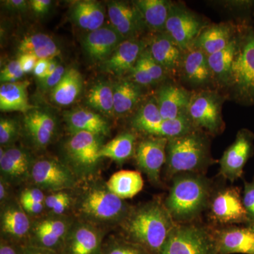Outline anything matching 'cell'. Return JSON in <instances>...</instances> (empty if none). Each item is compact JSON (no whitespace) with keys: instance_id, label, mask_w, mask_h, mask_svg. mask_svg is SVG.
<instances>
[{"instance_id":"cell-1","label":"cell","mask_w":254,"mask_h":254,"mask_svg":"<svg viewBox=\"0 0 254 254\" xmlns=\"http://www.w3.org/2000/svg\"><path fill=\"white\" fill-rule=\"evenodd\" d=\"M237 24L231 71L221 93L227 100L243 106H254V25Z\"/></svg>"},{"instance_id":"cell-2","label":"cell","mask_w":254,"mask_h":254,"mask_svg":"<svg viewBox=\"0 0 254 254\" xmlns=\"http://www.w3.org/2000/svg\"><path fill=\"white\" fill-rule=\"evenodd\" d=\"M211 198V182L204 175L182 173L173 177L164 204L176 223H189L204 211Z\"/></svg>"},{"instance_id":"cell-3","label":"cell","mask_w":254,"mask_h":254,"mask_svg":"<svg viewBox=\"0 0 254 254\" xmlns=\"http://www.w3.org/2000/svg\"><path fill=\"white\" fill-rule=\"evenodd\" d=\"M165 204L151 202L128 215L125 229L132 243L151 254H160L176 226Z\"/></svg>"},{"instance_id":"cell-4","label":"cell","mask_w":254,"mask_h":254,"mask_svg":"<svg viewBox=\"0 0 254 254\" xmlns=\"http://www.w3.org/2000/svg\"><path fill=\"white\" fill-rule=\"evenodd\" d=\"M208 133L193 128L186 133L169 138L166 147V174L170 177L182 173L203 174L216 163L211 154Z\"/></svg>"},{"instance_id":"cell-5","label":"cell","mask_w":254,"mask_h":254,"mask_svg":"<svg viewBox=\"0 0 254 254\" xmlns=\"http://www.w3.org/2000/svg\"><path fill=\"white\" fill-rule=\"evenodd\" d=\"M226 97L218 90L192 92L189 104V118L193 126L210 136L221 134L225 129L222 107Z\"/></svg>"},{"instance_id":"cell-6","label":"cell","mask_w":254,"mask_h":254,"mask_svg":"<svg viewBox=\"0 0 254 254\" xmlns=\"http://www.w3.org/2000/svg\"><path fill=\"white\" fill-rule=\"evenodd\" d=\"M208 18L197 14L184 3L173 1L165 32L184 51L190 49L200 32L210 24Z\"/></svg>"},{"instance_id":"cell-7","label":"cell","mask_w":254,"mask_h":254,"mask_svg":"<svg viewBox=\"0 0 254 254\" xmlns=\"http://www.w3.org/2000/svg\"><path fill=\"white\" fill-rule=\"evenodd\" d=\"M160 254H216L211 234L203 227L179 224L173 229Z\"/></svg>"},{"instance_id":"cell-8","label":"cell","mask_w":254,"mask_h":254,"mask_svg":"<svg viewBox=\"0 0 254 254\" xmlns=\"http://www.w3.org/2000/svg\"><path fill=\"white\" fill-rule=\"evenodd\" d=\"M177 81L190 92L217 89L208 56L194 48L185 51Z\"/></svg>"},{"instance_id":"cell-9","label":"cell","mask_w":254,"mask_h":254,"mask_svg":"<svg viewBox=\"0 0 254 254\" xmlns=\"http://www.w3.org/2000/svg\"><path fill=\"white\" fill-rule=\"evenodd\" d=\"M254 133L248 128H241L232 143L219 160L220 175L231 182L242 177L244 168L254 152Z\"/></svg>"},{"instance_id":"cell-10","label":"cell","mask_w":254,"mask_h":254,"mask_svg":"<svg viewBox=\"0 0 254 254\" xmlns=\"http://www.w3.org/2000/svg\"><path fill=\"white\" fill-rule=\"evenodd\" d=\"M210 216L222 225L250 224L240 189L228 187L212 196L209 203Z\"/></svg>"},{"instance_id":"cell-11","label":"cell","mask_w":254,"mask_h":254,"mask_svg":"<svg viewBox=\"0 0 254 254\" xmlns=\"http://www.w3.org/2000/svg\"><path fill=\"white\" fill-rule=\"evenodd\" d=\"M108 14L111 26L125 40L141 39L146 31H149L133 1H109Z\"/></svg>"},{"instance_id":"cell-12","label":"cell","mask_w":254,"mask_h":254,"mask_svg":"<svg viewBox=\"0 0 254 254\" xmlns=\"http://www.w3.org/2000/svg\"><path fill=\"white\" fill-rule=\"evenodd\" d=\"M144 38L146 49L152 58L166 71L170 78L177 81L185 51L165 31L149 33Z\"/></svg>"},{"instance_id":"cell-13","label":"cell","mask_w":254,"mask_h":254,"mask_svg":"<svg viewBox=\"0 0 254 254\" xmlns=\"http://www.w3.org/2000/svg\"><path fill=\"white\" fill-rule=\"evenodd\" d=\"M154 96L159 111L164 120L188 117L187 110L191 93L178 81L168 79L157 87Z\"/></svg>"},{"instance_id":"cell-14","label":"cell","mask_w":254,"mask_h":254,"mask_svg":"<svg viewBox=\"0 0 254 254\" xmlns=\"http://www.w3.org/2000/svg\"><path fill=\"white\" fill-rule=\"evenodd\" d=\"M168 141V138L148 136L136 145L134 157L137 166L155 184L160 182V173L166 162Z\"/></svg>"},{"instance_id":"cell-15","label":"cell","mask_w":254,"mask_h":254,"mask_svg":"<svg viewBox=\"0 0 254 254\" xmlns=\"http://www.w3.org/2000/svg\"><path fill=\"white\" fill-rule=\"evenodd\" d=\"M80 207L85 215L98 220H115L127 215L126 203L108 189L90 190Z\"/></svg>"},{"instance_id":"cell-16","label":"cell","mask_w":254,"mask_h":254,"mask_svg":"<svg viewBox=\"0 0 254 254\" xmlns=\"http://www.w3.org/2000/svg\"><path fill=\"white\" fill-rule=\"evenodd\" d=\"M211 235L216 254H254V224L225 227Z\"/></svg>"},{"instance_id":"cell-17","label":"cell","mask_w":254,"mask_h":254,"mask_svg":"<svg viewBox=\"0 0 254 254\" xmlns=\"http://www.w3.org/2000/svg\"><path fill=\"white\" fill-rule=\"evenodd\" d=\"M125 41L113 26H103L86 34L82 46L92 61L103 63Z\"/></svg>"},{"instance_id":"cell-18","label":"cell","mask_w":254,"mask_h":254,"mask_svg":"<svg viewBox=\"0 0 254 254\" xmlns=\"http://www.w3.org/2000/svg\"><path fill=\"white\" fill-rule=\"evenodd\" d=\"M102 147L100 136L88 132H76L66 143V151L75 165L87 169L94 166L100 160Z\"/></svg>"},{"instance_id":"cell-19","label":"cell","mask_w":254,"mask_h":254,"mask_svg":"<svg viewBox=\"0 0 254 254\" xmlns=\"http://www.w3.org/2000/svg\"><path fill=\"white\" fill-rule=\"evenodd\" d=\"M32 177L38 186L46 190H62L70 188L74 180L72 174L63 164L55 160H41L32 169Z\"/></svg>"},{"instance_id":"cell-20","label":"cell","mask_w":254,"mask_h":254,"mask_svg":"<svg viewBox=\"0 0 254 254\" xmlns=\"http://www.w3.org/2000/svg\"><path fill=\"white\" fill-rule=\"evenodd\" d=\"M145 48L146 43L144 38L125 40L110 58L102 63L103 71L116 76L128 74Z\"/></svg>"},{"instance_id":"cell-21","label":"cell","mask_w":254,"mask_h":254,"mask_svg":"<svg viewBox=\"0 0 254 254\" xmlns=\"http://www.w3.org/2000/svg\"><path fill=\"white\" fill-rule=\"evenodd\" d=\"M237 24L232 20L210 23L197 37L191 48L201 50L207 56L223 50L235 39Z\"/></svg>"},{"instance_id":"cell-22","label":"cell","mask_w":254,"mask_h":254,"mask_svg":"<svg viewBox=\"0 0 254 254\" xmlns=\"http://www.w3.org/2000/svg\"><path fill=\"white\" fill-rule=\"evenodd\" d=\"M28 81L1 83L0 86V110L1 112L28 113L35 110L28 101Z\"/></svg>"},{"instance_id":"cell-23","label":"cell","mask_w":254,"mask_h":254,"mask_svg":"<svg viewBox=\"0 0 254 254\" xmlns=\"http://www.w3.org/2000/svg\"><path fill=\"white\" fill-rule=\"evenodd\" d=\"M142 88L127 78L115 83L113 86L115 115L125 116L136 109L143 97Z\"/></svg>"},{"instance_id":"cell-24","label":"cell","mask_w":254,"mask_h":254,"mask_svg":"<svg viewBox=\"0 0 254 254\" xmlns=\"http://www.w3.org/2000/svg\"><path fill=\"white\" fill-rule=\"evenodd\" d=\"M65 118L72 133L84 131L99 136L109 133L110 126L106 120L91 110L84 108L74 110L66 114Z\"/></svg>"},{"instance_id":"cell-25","label":"cell","mask_w":254,"mask_h":254,"mask_svg":"<svg viewBox=\"0 0 254 254\" xmlns=\"http://www.w3.org/2000/svg\"><path fill=\"white\" fill-rule=\"evenodd\" d=\"M133 2L141 12L149 33L165 31L173 1L136 0Z\"/></svg>"},{"instance_id":"cell-26","label":"cell","mask_w":254,"mask_h":254,"mask_svg":"<svg viewBox=\"0 0 254 254\" xmlns=\"http://www.w3.org/2000/svg\"><path fill=\"white\" fill-rule=\"evenodd\" d=\"M71 17L78 27L91 32L103 27L105 13L100 3L85 0L75 3L71 9Z\"/></svg>"},{"instance_id":"cell-27","label":"cell","mask_w":254,"mask_h":254,"mask_svg":"<svg viewBox=\"0 0 254 254\" xmlns=\"http://www.w3.org/2000/svg\"><path fill=\"white\" fill-rule=\"evenodd\" d=\"M18 52L20 55H31L38 60H53L59 56L61 51L56 42L44 33L28 35L19 42Z\"/></svg>"},{"instance_id":"cell-28","label":"cell","mask_w":254,"mask_h":254,"mask_svg":"<svg viewBox=\"0 0 254 254\" xmlns=\"http://www.w3.org/2000/svg\"><path fill=\"white\" fill-rule=\"evenodd\" d=\"M24 124L37 145L44 147L49 144L56 127L55 120L50 114L41 110H32L26 113Z\"/></svg>"},{"instance_id":"cell-29","label":"cell","mask_w":254,"mask_h":254,"mask_svg":"<svg viewBox=\"0 0 254 254\" xmlns=\"http://www.w3.org/2000/svg\"><path fill=\"white\" fill-rule=\"evenodd\" d=\"M83 86L81 73L76 68H68L60 83L50 91V98L55 104L67 106L78 98Z\"/></svg>"},{"instance_id":"cell-30","label":"cell","mask_w":254,"mask_h":254,"mask_svg":"<svg viewBox=\"0 0 254 254\" xmlns=\"http://www.w3.org/2000/svg\"><path fill=\"white\" fill-rule=\"evenodd\" d=\"M107 189L121 199L131 198L144 186L141 173L133 170H121L113 174L106 184Z\"/></svg>"},{"instance_id":"cell-31","label":"cell","mask_w":254,"mask_h":254,"mask_svg":"<svg viewBox=\"0 0 254 254\" xmlns=\"http://www.w3.org/2000/svg\"><path fill=\"white\" fill-rule=\"evenodd\" d=\"M136 133L124 132L115 137L100 150L99 158H108L119 163H123L134 156L137 145Z\"/></svg>"},{"instance_id":"cell-32","label":"cell","mask_w":254,"mask_h":254,"mask_svg":"<svg viewBox=\"0 0 254 254\" xmlns=\"http://www.w3.org/2000/svg\"><path fill=\"white\" fill-rule=\"evenodd\" d=\"M235 38L236 36L231 43L223 50L208 56L209 66L213 73L217 89L220 92L223 91L226 86L230 76L235 55Z\"/></svg>"},{"instance_id":"cell-33","label":"cell","mask_w":254,"mask_h":254,"mask_svg":"<svg viewBox=\"0 0 254 254\" xmlns=\"http://www.w3.org/2000/svg\"><path fill=\"white\" fill-rule=\"evenodd\" d=\"M101 239L98 232L82 226L73 232L66 247V254H100Z\"/></svg>"},{"instance_id":"cell-34","label":"cell","mask_w":254,"mask_h":254,"mask_svg":"<svg viewBox=\"0 0 254 254\" xmlns=\"http://www.w3.org/2000/svg\"><path fill=\"white\" fill-rule=\"evenodd\" d=\"M1 172L11 178L21 177L27 173L30 165L29 156L24 150L18 148L0 149Z\"/></svg>"},{"instance_id":"cell-35","label":"cell","mask_w":254,"mask_h":254,"mask_svg":"<svg viewBox=\"0 0 254 254\" xmlns=\"http://www.w3.org/2000/svg\"><path fill=\"white\" fill-rule=\"evenodd\" d=\"M211 4L231 15L235 23L254 24V0H221Z\"/></svg>"},{"instance_id":"cell-36","label":"cell","mask_w":254,"mask_h":254,"mask_svg":"<svg viewBox=\"0 0 254 254\" xmlns=\"http://www.w3.org/2000/svg\"><path fill=\"white\" fill-rule=\"evenodd\" d=\"M87 103L93 109L106 115H115L113 86L98 83L92 87L87 96Z\"/></svg>"},{"instance_id":"cell-37","label":"cell","mask_w":254,"mask_h":254,"mask_svg":"<svg viewBox=\"0 0 254 254\" xmlns=\"http://www.w3.org/2000/svg\"><path fill=\"white\" fill-rule=\"evenodd\" d=\"M154 96L145 102L131 119V126L136 131L143 133L145 130L163 121Z\"/></svg>"},{"instance_id":"cell-38","label":"cell","mask_w":254,"mask_h":254,"mask_svg":"<svg viewBox=\"0 0 254 254\" xmlns=\"http://www.w3.org/2000/svg\"><path fill=\"white\" fill-rule=\"evenodd\" d=\"M2 226L5 232L20 238L28 233L30 222L23 210L12 208L8 209L3 215Z\"/></svg>"},{"instance_id":"cell-39","label":"cell","mask_w":254,"mask_h":254,"mask_svg":"<svg viewBox=\"0 0 254 254\" xmlns=\"http://www.w3.org/2000/svg\"><path fill=\"white\" fill-rule=\"evenodd\" d=\"M138 61L148 71L153 81L158 85V86L163 83V82L166 81L167 80L170 79L168 73L152 58L149 52L147 50L146 48L141 53Z\"/></svg>"},{"instance_id":"cell-40","label":"cell","mask_w":254,"mask_h":254,"mask_svg":"<svg viewBox=\"0 0 254 254\" xmlns=\"http://www.w3.org/2000/svg\"><path fill=\"white\" fill-rule=\"evenodd\" d=\"M70 202L69 195L64 192L53 193L46 197L45 200L46 207L56 214L63 213L69 206Z\"/></svg>"},{"instance_id":"cell-41","label":"cell","mask_w":254,"mask_h":254,"mask_svg":"<svg viewBox=\"0 0 254 254\" xmlns=\"http://www.w3.org/2000/svg\"><path fill=\"white\" fill-rule=\"evenodd\" d=\"M18 133L17 123L12 119L1 118L0 120V143L8 144L14 141Z\"/></svg>"},{"instance_id":"cell-42","label":"cell","mask_w":254,"mask_h":254,"mask_svg":"<svg viewBox=\"0 0 254 254\" xmlns=\"http://www.w3.org/2000/svg\"><path fill=\"white\" fill-rule=\"evenodd\" d=\"M127 78L143 88L151 86L158 87V85L153 81L150 73L138 61L137 62L131 72L128 73Z\"/></svg>"},{"instance_id":"cell-43","label":"cell","mask_w":254,"mask_h":254,"mask_svg":"<svg viewBox=\"0 0 254 254\" xmlns=\"http://www.w3.org/2000/svg\"><path fill=\"white\" fill-rule=\"evenodd\" d=\"M23 72L18 60L10 62L1 69L0 72V81L1 83H14L22 78Z\"/></svg>"},{"instance_id":"cell-44","label":"cell","mask_w":254,"mask_h":254,"mask_svg":"<svg viewBox=\"0 0 254 254\" xmlns=\"http://www.w3.org/2000/svg\"><path fill=\"white\" fill-rule=\"evenodd\" d=\"M242 200L250 224H254V177L252 182H245Z\"/></svg>"},{"instance_id":"cell-45","label":"cell","mask_w":254,"mask_h":254,"mask_svg":"<svg viewBox=\"0 0 254 254\" xmlns=\"http://www.w3.org/2000/svg\"><path fill=\"white\" fill-rule=\"evenodd\" d=\"M106 254H151L140 246L131 243L117 244L107 252Z\"/></svg>"},{"instance_id":"cell-46","label":"cell","mask_w":254,"mask_h":254,"mask_svg":"<svg viewBox=\"0 0 254 254\" xmlns=\"http://www.w3.org/2000/svg\"><path fill=\"white\" fill-rule=\"evenodd\" d=\"M66 71V69H65L63 65L59 64L53 74L45 78L44 79L40 80L42 89L44 91L50 90L51 91L61 81Z\"/></svg>"},{"instance_id":"cell-47","label":"cell","mask_w":254,"mask_h":254,"mask_svg":"<svg viewBox=\"0 0 254 254\" xmlns=\"http://www.w3.org/2000/svg\"><path fill=\"white\" fill-rule=\"evenodd\" d=\"M44 193L38 189H31L25 190L21 195V203L23 202H33V203H45Z\"/></svg>"},{"instance_id":"cell-48","label":"cell","mask_w":254,"mask_h":254,"mask_svg":"<svg viewBox=\"0 0 254 254\" xmlns=\"http://www.w3.org/2000/svg\"><path fill=\"white\" fill-rule=\"evenodd\" d=\"M30 7L35 14L43 16L48 13L51 7L52 1L50 0H32L29 1Z\"/></svg>"},{"instance_id":"cell-49","label":"cell","mask_w":254,"mask_h":254,"mask_svg":"<svg viewBox=\"0 0 254 254\" xmlns=\"http://www.w3.org/2000/svg\"><path fill=\"white\" fill-rule=\"evenodd\" d=\"M5 7L14 12H25L29 9V1L25 0H7L4 1Z\"/></svg>"},{"instance_id":"cell-50","label":"cell","mask_w":254,"mask_h":254,"mask_svg":"<svg viewBox=\"0 0 254 254\" xmlns=\"http://www.w3.org/2000/svg\"><path fill=\"white\" fill-rule=\"evenodd\" d=\"M38 60L36 57L31 55H21L18 58V61L24 73L33 71Z\"/></svg>"},{"instance_id":"cell-51","label":"cell","mask_w":254,"mask_h":254,"mask_svg":"<svg viewBox=\"0 0 254 254\" xmlns=\"http://www.w3.org/2000/svg\"><path fill=\"white\" fill-rule=\"evenodd\" d=\"M49 60H38L37 62L33 73L38 79L42 80L46 77L47 68L49 64Z\"/></svg>"},{"instance_id":"cell-52","label":"cell","mask_w":254,"mask_h":254,"mask_svg":"<svg viewBox=\"0 0 254 254\" xmlns=\"http://www.w3.org/2000/svg\"><path fill=\"white\" fill-rule=\"evenodd\" d=\"M21 205L26 211L32 214H38L43 210V203H33V202H23Z\"/></svg>"},{"instance_id":"cell-53","label":"cell","mask_w":254,"mask_h":254,"mask_svg":"<svg viewBox=\"0 0 254 254\" xmlns=\"http://www.w3.org/2000/svg\"><path fill=\"white\" fill-rule=\"evenodd\" d=\"M0 254H18L17 251L12 246L7 244H1Z\"/></svg>"},{"instance_id":"cell-54","label":"cell","mask_w":254,"mask_h":254,"mask_svg":"<svg viewBox=\"0 0 254 254\" xmlns=\"http://www.w3.org/2000/svg\"><path fill=\"white\" fill-rule=\"evenodd\" d=\"M58 66H59V64H58L56 60L53 59L50 60L49 64H48V68H47L46 77L45 78L48 77V76L53 74ZM43 79H44V78H43Z\"/></svg>"},{"instance_id":"cell-55","label":"cell","mask_w":254,"mask_h":254,"mask_svg":"<svg viewBox=\"0 0 254 254\" xmlns=\"http://www.w3.org/2000/svg\"><path fill=\"white\" fill-rule=\"evenodd\" d=\"M52 251L45 250V249H30L26 251L25 254H53Z\"/></svg>"},{"instance_id":"cell-56","label":"cell","mask_w":254,"mask_h":254,"mask_svg":"<svg viewBox=\"0 0 254 254\" xmlns=\"http://www.w3.org/2000/svg\"><path fill=\"white\" fill-rule=\"evenodd\" d=\"M6 196V189H5L4 185L2 183L0 185V199L3 200Z\"/></svg>"}]
</instances>
